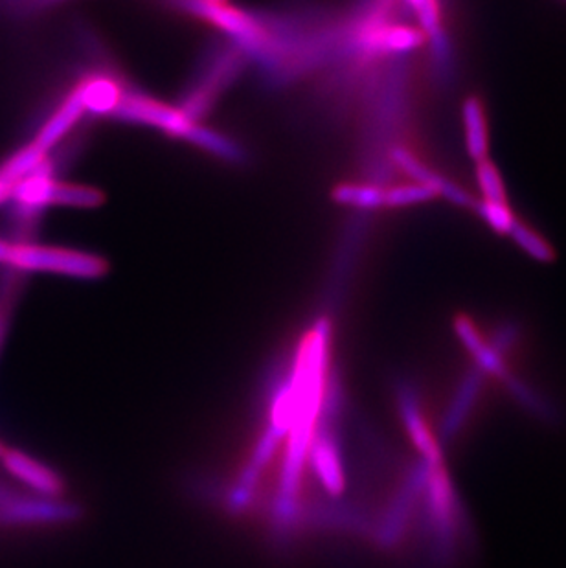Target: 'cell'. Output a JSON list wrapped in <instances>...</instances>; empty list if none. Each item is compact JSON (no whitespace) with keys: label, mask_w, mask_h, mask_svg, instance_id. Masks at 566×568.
Masks as SVG:
<instances>
[{"label":"cell","mask_w":566,"mask_h":568,"mask_svg":"<svg viewBox=\"0 0 566 568\" xmlns=\"http://www.w3.org/2000/svg\"><path fill=\"white\" fill-rule=\"evenodd\" d=\"M6 447L4 445L0 444V458H2V455H4Z\"/></svg>","instance_id":"cell-12"},{"label":"cell","mask_w":566,"mask_h":568,"mask_svg":"<svg viewBox=\"0 0 566 568\" xmlns=\"http://www.w3.org/2000/svg\"><path fill=\"white\" fill-rule=\"evenodd\" d=\"M70 509L50 499H22L16 497L8 505L0 506V525H32L52 523L69 515Z\"/></svg>","instance_id":"cell-3"},{"label":"cell","mask_w":566,"mask_h":568,"mask_svg":"<svg viewBox=\"0 0 566 568\" xmlns=\"http://www.w3.org/2000/svg\"><path fill=\"white\" fill-rule=\"evenodd\" d=\"M509 236L513 237V242L517 243L518 247L523 248L524 253L534 257L537 262L548 263L556 257L550 243L546 242L539 232H535L532 226L526 225L520 220L515 221Z\"/></svg>","instance_id":"cell-5"},{"label":"cell","mask_w":566,"mask_h":568,"mask_svg":"<svg viewBox=\"0 0 566 568\" xmlns=\"http://www.w3.org/2000/svg\"><path fill=\"white\" fill-rule=\"evenodd\" d=\"M464 116L465 148L471 159L476 162L489 159V133H487L486 109L481 98L469 97L462 108Z\"/></svg>","instance_id":"cell-4"},{"label":"cell","mask_w":566,"mask_h":568,"mask_svg":"<svg viewBox=\"0 0 566 568\" xmlns=\"http://www.w3.org/2000/svg\"><path fill=\"white\" fill-rule=\"evenodd\" d=\"M475 172L476 184L481 189L484 201L508 203V193H506V186H504L503 175L489 159L476 162Z\"/></svg>","instance_id":"cell-6"},{"label":"cell","mask_w":566,"mask_h":568,"mask_svg":"<svg viewBox=\"0 0 566 568\" xmlns=\"http://www.w3.org/2000/svg\"><path fill=\"white\" fill-rule=\"evenodd\" d=\"M475 212L486 221V225L493 232H497L501 236H509V232L517 221L508 203H492V201L482 199V201H476Z\"/></svg>","instance_id":"cell-7"},{"label":"cell","mask_w":566,"mask_h":568,"mask_svg":"<svg viewBox=\"0 0 566 568\" xmlns=\"http://www.w3.org/2000/svg\"><path fill=\"white\" fill-rule=\"evenodd\" d=\"M10 313L11 291L4 287V290L0 291V348H2V343H4L8 324H10Z\"/></svg>","instance_id":"cell-10"},{"label":"cell","mask_w":566,"mask_h":568,"mask_svg":"<svg viewBox=\"0 0 566 568\" xmlns=\"http://www.w3.org/2000/svg\"><path fill=\"white\" fill-rule=\"evenodd\" d=\"M434 199H438V195L428 186L417 183L405 184L385 192V206H411V204L427 203Z\"/></svg>","instance_id":"cell-8"},{"label":"cell","mask_w":566,"mask_h":568,"mask_svg":"<svg viewBox=\"0 0 566 568\" xmlns=\"http://www.w3.org/2000/svg\"><path fill=\"white\" fill-rule=\"evenodd\" d=\"M416 11L417 19L431 38H436L442 30V13H439V0H406Z\"/></svg>","instance_id":"cell-9"},{"label":"cell","mask_w":566,"mask_h":568,"mask_svg":"<svg viewBox=\"0 0 566 568\" xmlns=\"http://www.w3.org/2000/svg\"><path fill=\"white\" fill-rule=\"evenodd\" d=\"M17 495L13 494V491H10V489L4 488L2 484H0V506L8 505L10 500L16 499Z\"/></svg>","instance_id":"cell-11"},{"label":"cell","mask_w":566,"mask_h":568,"mask_svg":"<svg viewBox=\"0 0 566 568\" xmlns=\"http://www.w3.org/2000/svg\"><path fill=\"white\" fill-rule=\"evenodd\" d=\"M2 464L8 473L36 489L38 494L47 495V497H55L61 494V480L58 475L21 450L6 449L2 455Z\"/></svg>","instance_id":"cell-2"},{"label":"cell","mask_w":566,"mask_h":568,"mask_svg":"<svg viewBox=\"0 0 566 568\" xmlns=\"http://www.w3.org/2000/svg\"><path fill=\"white\" fill-rule=\"evenodd\" d=\"M4 265L22 271H49L75 276H91L102 271L100 262L83 254L10 242L6 251Z\"/></svg>","instance_id":"cell-1"}]
</instances>
